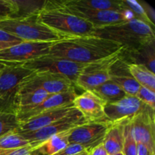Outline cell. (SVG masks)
Here are the masks:
<instances>
[{
  "label": "cell",
  "mask_w": 155,
  "mask_h": 155,
  "mask_svg": "<svg viewBox=\"0 0 155 155\" xmlns=\"http://www.w3.org/2000/svg\"><path fill=\"white\" fill-rule=\"evenodd\" d=\"M74 155H88V151H86V150H85V151H82V152L78 153V154H74Z\"/></svg>",
  "instance_id": "cell-40"
},
{
  "label": "cell",
  "mask_w": 155,
  "mask_h": 155,
  "mask_svg": "<svg viewBox=\"0 0 155 155\" xmlns=\"http://www.w3.org/2000/svg\"><path fill=\"white\" fill-rule=\"evenodd\" d=\"M136 97L152 110H155V92L140 86Z\"/></svg>",
  "instance_id": "cell-31"
},
{
  "label": "cell",
  "mask_w": 155,
  "mask_h": 155,
  "mask_svg": "<svg viewBox=\"0 0 155 155\" xmlns=\"http://www.w3.org/2000/svg\"><path fill=\"white\" fill-rule=\"evenodd\" d=\"M128 68L139 86L155 92V74L148 70L145 65L137 64H128Z\"/></svg>",
  "instance_id": "cell-22"
},
{
  "label": "cell",
  "mask_w": 155,
  "mask_h": 155,
  "mask_svg": "<svg viewBox=\"0 0 155 155\" xmlns=\"http://www.w3.org/2000/svg\"><path fill=\"white\" fill-rule=\"evenodd\" d=\"M110 80L128 95L136 96L140 88L129 71L128 63L121 57V54L110 67Z\"/></svg>",
  "instance_id": "cell-17"
},
{
  "label": "cell",
  "mask_w": 155,
  "mask_h": 155,
  "mask_svg": "<svg viewBox=\"0 0 155 155\" xmlns=\"http://www.w3.org/2000/svg\"><path fill=\"white\" fill-rule=\"evenodd\" d=\"M142 6L143 7V8L145 9V12L146 13L147 16L148 18H149L150 21L154 24V19H155V12H154V9L151 7V5H149L147 3L144 2H139Z\"/></svg>",
  "instance_id": "cell-35"
},
{
  "label": "cell",
  "mask_w": 155,
  "mask_h": 155,
  "mask_svg": "<svg viewBox=\"0 0 155 155\" xmlns=\"http://www.w3.org/2000/svg\"><path fill=\"white\" fill-rule=\"evenodd\" d=\"M83 151H85V148L81 145L76 143H69L64 148L54 155H74Z\"/></svg>",
  "instance_id": "cell-32"
},
{
  "label": "cell",
  "mask_w": 155,
  "mask_h": 155,
  "mask_svg": "<svg viewBox=\"0 0 155 155\" xmlns=\"http://www.w3.org/2000/svg\"><path fill=\"white\" fill-rule=\"evenodd\" d=\"M77 95L75 89H72L68 92L50 95L45 101L38 105L19 107L16 110V115L19 124L46 110L73 105V101Z\"/></svg>",
  "instance_id": "cell-14"
},
{
  "label": "cell",
  "mask_w": 155,
  "mask_h": 155,
  "mask_svg": "<svg viewBox=\"0 0 155 155\" xmlns=\"http://www.w3.org/2000/svg\"><path fill=\"white\" fill-rule=\"evenodd\" d=\"M110 125L109 122H87L82 124L73 129L69 136V143L78 144L89 151L103 143Z\"/></svg>",
  "instance_id": "cell-13"
},
{
  "label": "cell",
  "mask_w": 155,
  "mask_h": 155,
  "mask_svg": "<svg viewBox=\"0 0 155 155\" xmlns=\"http://www.w3.org/2000/svg\"><path fill=\"white\" fill-rule=\"evenodd\" d=\"M122 3L124 8L130 10L134 15L135 19L139 20V21L148 24L154 30V24L148 18L145 12V9L139 3V2L135 1V0H123Z\"/></svg>",
  "instance_id": "cell-29"
},
{
  "label": "cell",
  "mask_w": 155,
  "mask_h": 155,
  "mask_svg": "<svg viewBox=\"0 0 155 155\" xmlns=\"http://www.w3.org/2000/svg\"><path fill=\"white\" fill-rule=\"evenodd\" d=\"M30 145V142L19 134L18 131L10 132L0 136V149H17Z\"/></svg>",
  "instance_id": "cell-25"
},
{
  "label": "cell",
  "mask_w": 155,
  "mask_h": 155,
  "mask_svg": "<svg viewBox=\"0 0 155 155\" xmlns=\"http://www.w3.org/2000/svg\"><path fill=\"white\" fill-rule=\"evenodd\" d=\"M74 106L71 105L42 112L24 122L21 123L18 133H28L43 128L52 124L54 121L65 117L71 110H74Z\"/></svg>",
  "instance_id": "cell-18"
},
{
  "label": "cell",
  "mask_w": 155,
  "mask_h": 155,
  "mask_svg": "<svg viewBox=\"0 0 155 155\" xmlns=\"http://www.w3.org/2000/svg\"><path fill=\"white\" fill-rule=\"evenodd\" d=\"M38 18L40 22L66 38L95 36L93 25L64 8L60 1H45Z\"/></svg>",
  "instance_id": "cell-2"
},
{
  "label": "cell",
  "mask_w": 155,
  "mask_h": 155,
  "mask_svg": "<svg viewBox=\"0 0 155 155\" xmlns=\"http://www.w3.org/2000/svg\"><path fill=\"white\" fill-rule=\"evenodd\" d=\"M21 64L34 72H49L63 76L75 86L77 77L87 64L76 63L67 59L47 54Z\"/></svg>",
  "instance_id": "cell-5"
},
{
  "label": "cell",
  "mask_w": 155,
  "mask_h": 155,
  "mask_svg": "<svg viewBox=\"0 0 155 155\" xmlns=\"http://www.w3.org/2000/svg\"><path fill=\"white\" fill-rule=\"evenodd\" d=\"M92 92L107 103H113L122 99L127 94L116 84L109 80L98 87L93 89Z\"/></svg>",
  "instance_id": "cell-23"
},
{
  "label": "cell",
  "mask_w": 155,
  "mask_h": 155,
  "mask_svg": "<svg viewBox=\"0 0 155 155\" xmlns=\"http://www.w3.org/2000/svg\"><path fill=\"white\" fill-rule=\"evenodd\" d=\"M55 42H22L0 51V62L23 64L49 54Z\"/></svg>",
  "instance_id": "cell-8"
},
{
  "label": "cell",
  "mask_w": 155,
  "mask_h": 155,
  "mask_svg": "<svg viewBox=\"0 0 155 155\" xmlns=\"http://www.w3.org/2000/svg\"><path fill=\"white\" fill-rule=\"evenodd\" d=\"M74 89L66 77L49 72H34L21 84L18 92L42 89L49 95L61 93Z\"/></svg>",
  "instance_id": "cell-9"
},
{
  "label": "cell",
  "mask_w": 155,
  "mask_h": 155,
  "mask_svg": "<svg viewBox=\"0 0 155 155\" xmlns=\"http://www.w3.org/2000/svg\"><path fill=\"white\" fill-rule=\"evenodd\" d=\"M133 136L137 143L144 144L155 154L154 111L139 114L130 120Z\"/></svg>",
  "instance_id": "cell-16"
},
{
  "label": "cell",
  "mask_w": 155,
  "mask_h": 155,
  "mask_svg": "<svg viewBox=\"0 0 155 155\" xmlns=\"http://www.w3.org/2000/svg\"><path fill=\"white\" fill-rule=\"evenodd\" d=\"M149 111L154 110L136 96L128 95L116 102L107 103L104 107L106 120L110 124L130 120L139 114Z\"/></svg>",
  "instance_id": "cell-12"
},
{
  "label": "cell",
  "mask_w": 155,
  "mask_h": 155,
  "mask_svg": "<svg viewBox=\"0 0 155 155\" xmlns=\"http://www.w3.org/2000/svg\"><path fill=\"white\" fill-rule=\"evenodd\" d=\"M106 102L92 91H85L77 95L73 101L74 108L82 114L86 122H107L104 114Z\"/></svg>",
  "instance_id": "cell-15"
},
{
  "label": "cell",
  "mask_w": 155,
  "mask_h": 155,
  "mask_svg": "<svg viewBox=\"0 0 155 155\" xmlns=\"http://www.w3.org/2000/svg\"><path fill=\"white\" fill-rule=\"evenodd\" d=\"M18 5V13L16 15L11 18H23V17L30 16V15L38 14L40 12L44 5V2L40 1H17Z\"/></svg>",
  "instance_id": "cell-27"
},
{
  "label": "cell",
  "mask_w": 155,
  "mask_h": 155,
  "mask_svg": "<svg viewBox=\"0 0 155 155\" xmlns=\"http://www.w3.org/2000/svg\"><path fill=\"white\" fill-rule=\"evenodd\" d=\"M5 64H6L2 63V62H0V74H1V72L2 71V70L5 68Z\"/></svg>",
  "instance_id": "cell-39"
},
{
  "label": "cell",
  "mask_w": 155,
  "mask_h": 155,
  "mask_svg": "<svg viewBox=\"0 0 155 155\" xmlns=\"http://www.w3.org/2000/svg\"><path fill=\"white\" fill-rule=\"evenodd\" d=\"M60 2L64 8L73 15L87 21L88 22L92 24L95 29L116 25L135 19L133 14L130 10L126 8L118 11H92L64 4L63 1Z\"/></svg>",
  "instance_id": "cell-6"
},
{
  "label": "cell",
  "mask_w": 155,
  "mask_h": 155,
  "mask_svg": "<svg viewBox=\"0 0 155 155\" xmlns=\"http://www.w3.org/2000/svg\"><path fill=\"white\" fill-rule=\"evenodd\" d=\"M0 42H18V43H20V42H24V41L21 40V39H18V38L15 37V36H12V35L3 31V30H0Z\"/></svg>",
  "instance_id": "cell-34"
},
{
  "label": "cell",
  "mask_w": 155,
  "mask_h": 155,
  "mask_svg": "<svg viewBox=\"0 0 155 155\" xmlns=\"http://www.w3.org/2000/svg\"><path fill=\"white\" fill-rule=\"evenodd\" d=\"M33 73L21 64H6L0 74V101L16 103L20 86Z\"/></svg>",
  "instance_id": "cell-11"
},
{
  "label": "cell",
  "mask_w": 155,
  "mask_h": 155,
  "mask_svg": "<svg viewBox=\"0 0 155 155\" xmlns=\"http://www.w3.org/2000/svg\"><path fill=\"white\" fill-rule=\"evenodd\" d=\"M120 44L96 36L68 37L55 42L48 55L80 64H89L107 58L124 49Z\"/></svg>",
  "instance_id": "cell-1"
},
{
  "label": "cell",
  "mask_w": 155,
  "mask_h": 155,
  "mask_svg": "<svg viewBox=\"0 0 155 155\" xmlns=\"http://www.w3.org/2000/svg\"><path fill=\"white\" fill-rule=\"evenodd\" d=\"M21 43V42H20ZM16 44H18V42H0V51L1 50L5 49V48H7L8 47L12 46L14 45H16Z\"/></svg>",
  "instance_id": "cell-38"
},
{
  "label": "cell",
  "mask_w": 155,
  "mask_h": 155,
  "mask_svg": "<svg viewBox=\"0 0 155 155\" xmlns=\"http://www.w3.org/2000/svg\"><path fill=\"white\" fill-rule=\"evenodd\" d=\"M138 145L133 133L130 120H126L124 125V145L123 154L124 155H137Z\"/></svg>",
  "instance_id": "cell-26"
},
{
  "label": "cell",
  "mask_w": 155,
  "mask_h": 155,
  "mask_svg": "<svg viewBox=\"0 0 155 155\" xmlns=\"http://www.w3.org/2000/svg\"><path fill=\"white\" fill-rule=\"evenodd\" d=\"M111 155H124V154H123V152H118V153H116V154H111Z\"/></svg>",
  "instance_id": "cell-41"
},
{
  "label": "cell",
  "mask_w": 155,
  "mask_h": 155,
  "mask_svg": "<svg viewBox=\"0 0 155 155\" xmlns=\"http://www.w3.org/2000/svg\"><path fill=\"white\" fill-rule=\"evenodd\" d=\"M72 130L54 135L32 148L30 155H54L69 144V136Z\"/></svg>",
  "instance_id": "cell-19"
},
{
  "label": "cell",
  "mask_w": 155,
  "mask_h": 155,
  "mask_svg": "<svg viewBox=\"0 0 155 155\" xmlns=\"http://www.w3.org/2000/svg\"><path fill=\"white\" fill-rule=\"evenodd\" d=\"M49 95V94L42 89L18 92L16 95L17 109L19 107H33L38 105L45 101Z\"/></svg>",
  "instance_id": "cell-24"
},
{
  "label": "cell",
  "mask_w": 155,
  "mask_h": 155,
  "mask_svg": "<svg viewBox=\"0 0 155 155\" xmlns=\"http://www.w3.org/2000/svg\"><path fill=\"white\" fill-rule=\"evenodd\" d=\"M32 148H33V146L30 145L24 148H17V149H0V155H30Z\"/></svg>",
  "instance_id": "cell-33"
},
{
  "label": "cell",
  "mask_w": 155,
  "mask_h": 155,
  "mask_svg": "<svg viewBox=\"0 0 155 155\" xmlns=\"http://www.w3.org/2000/svg\"><path fill=\"white\" fill-rule=\"evenodd\" d=\"M95 36L120 44L127 51H137L155 40L154 29L136 19L95 29Z\"/></svg>",
  "instance_id": "cell-3"
},
{
  "label": "cell",
  "mask_w": 155,
  "mask_h": 155,
  "mask_svg": "<svg viewBox=\"0 0 155 155\" xmlns=\"http://www.w3.org/2000/svg\"><path fill=\"white\" fill-rule=\"evenodd\" d=\"M19 121L15 113L0 111V136L13 131H18Z\"/></svg>",
  "instance_id": "cell-28"
},
{
  "label": "cell",
  "mask_w": 155,
  "mask_h": 155,
  "mask_svg": "<svg viewBox=\"0 0 155 155\" xmlns=\"http://www.w3.org/2000/svg\"><path fill=\"white\" fill-rule=\"evenodd\" d=\"M126 120L111 124L103 141V145L109 155L122 152L124 145V125Z\"/></svg>",
  "instance_id": "cell-20"
},
{
  "label": "cell",
  "mask_w": 155,
  "mask_h": 155,
  "mask_svg": "<svg viewBox=\"0 0 155 155\" xmlns=\"http://www.w3.org/2000/svg\"><path fill=\"white\" fill-rule=\"evenodd\" d=\"M86 123L87 122L81 114L77 109L74 108V110H71L66 116L54 121L48 126L35 131L23 133H19V134L27 139L30 142V145L34 148L41 142L54 135L69 131Z\"/></svg>",
  "instance_id": "cell-7"
},
{
  "label": "cell",
  "mask_w": 155,
  "mask_h": 155,
  "mask_svg": "<svg viewBox=\"0 0 155 155\" xmlns=\"http://www.w3.org/2000/svg\"><path fill=\"white\" fill-rule=\"evenodd\" d=\"M18 11L15 0H0V21L15 16Z\"/></svg>",
  "instance_id": "cell-30"
},
{
  "label": "cell",
  "mask_w": 155,
  "mask_h": 155,
  "mask_svg": "<svg viewBox=\"0 0 155 155\" xmlns=\"http://www.w3.org/2000/svg\"><path fill=\"white\" fill-rule=\"evenodd\" d=\"M88 155H109L107 154V151L104 148L103 144L97 145L95 148L91 149L90 151H88Z\"/></svg>",
  "instance_id": "cell-36"
},
{
  "label": "cell",
  "mask_w": 155,
  "mask_h": 155,
  "mask_svg": "<svg viewBox=\"0 0 155 155\" xmlns=\"http://www.w3.org/2000/svg\"><path fill=\"white\" fill-rule=\"evenodd\" d=\"M120 52L107 58L87 64L77 77L75 86L84 91H91L108 81L110 67L119 58Z\"/></svg>",
  "instance_id": "cell-10"
},
{
  "label": "cell",
  "mask_w": 155,
  "mask_h": 155,
  "mask_svg": "<svg viewBox=\"0 0 155 155\" xmlns=\"http://www.w3.org/2000/svg\"><path fill=\"white\" fill-rule=\"evenodd\" d=\"M137 155H155L150 151L148 147L142 143H137Z\"/></svg>",
  "instance_id": "cell-37"
},
{
  "label": "cell",
  "mask_w": 155,
  "mask_h": 155,
  "mask_svg": "<svg viewBox=\"0 0 155 155\" xmlns=\"http://www.w3.org/2000/svg\"><path fill=\"white\" fill-rule=\"evenodd\" d=\"M68 5L92 11L123 10L122 1L120 0H68L63 1Z\"/></svg>",
  "instance_id": "cell-21"
},
{
  "label": "cell",
  "mask_w": 155,
  "mask_h": 155,
  "mask_svg": "<svg viewBox=\"0 0 155 155\" xmlns=\"http://www.w3.org/2000/svg\"><path fill=\"white\" fill-rule=\"evenodd\" d=\"M38 14L2 20L0 30L24 42H58L66 39L40 22Z\"/></svg>",
  "instance_id": "cell-4"
}]
</instances>
